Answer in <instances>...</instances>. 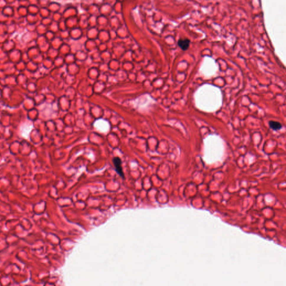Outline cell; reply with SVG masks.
Returning <instances> with one entry per match:
<instances>
[{"label": "cell", "mask_w": 286, "mask_h": 286, "mask_svg": "<svg viewBox=\"0 0 286 286\" xmlns=\"http://www.w3.org/2000/svg\"><path fill=\"white\" fill-rule=\"evenodd\" d=\"M114 164L115 167V169L117 173L121 177H124L123 170L121 166V161L119 157H116L114 158Z\"/></svg>", "instance_id": "6da1fadb"}, {"label": "cell", "mask_w": 286, "mask_h": 286, "mask_svg": "<svg viewBox=\"0 0 286 286\" xmlns=\"http://www.w3.org/2000/svg\"><path fill=\"white\" fill-rule=\"evenodd\" d=\"M178 45L182 50L186 51L189 47L190 40L187 38L180 39L178 41Z\"/></svg>", "instance_id": "7a4b0ae2"}, {"label": "cell", "mask_w": 286, "mask_h": 286, "mask_svg": "<svg viewBox=\"0 0 286 286\" xmlns=\"http://www.w3.org/2000/svg\"><path fill=\"white\" fill-rule=\"evenodd\" d=\"M269 125L272 129L274 130H279L281 129L282 126L280 122L275 121H270Z\"/></svg>", "instance_id": "3957f363"}]
</instances>
